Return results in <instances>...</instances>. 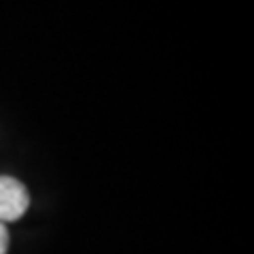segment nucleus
<instances>
[{"instance_id":"1","label":"nucleus","mask_w":254,"mask_h":254,"mask_svg":"<svg viewBox=\"0 0 254 254\" xmlns=\"http://www.w3.org/2000/svg\"><path fill=\"white\" fill-rule=\"evenodd\" d=\"M30 205L28 189L13 176H0V222L19 220Z\"/></svg>"},{"instance_id":"2","label":"nucleus","mask_w":254,"mask_h":254,"mask_svg":"<svg viewBox=\"0 0 254 254\" xmlns=\"http://www.w3.org/2000/svg\"><path fill=\"white\" fill-rule=\"evenodd\" d=\"M6 250H9V231L0 222V254H6Z\"/></svg>"}]
</instances>
